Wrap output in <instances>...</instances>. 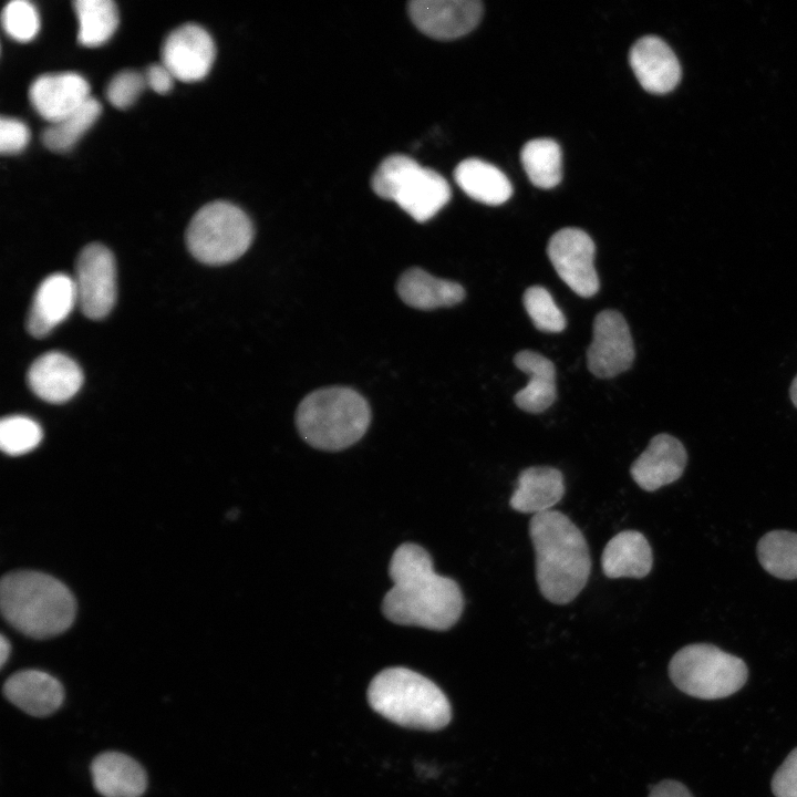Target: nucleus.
<instances>
[{
  "mask_svg": "<svg viewBox=\"0 0 797 797\" xmlns=\"http://www.w3.org/2000/svg\"><path fill=\"white\" fill-rule=\"evenodd\" d=\"M650 789L649 797H693L684 784L674 779H664Z\"/></svg>",
  "mask_w": 797,
  "mask_h": 797,
  "instance_id": "nucleus-37",
  "label": "nucleus"
},
{
  "mask_svg": "<svg viewBox=\"0 0 797 797\" xmlns=\"http://www.w3.org/2000/svg\"><path fill=\"white\" fill-rule=\"evenodd\" d=\"M370 706L389 721L408 728L438 731L451 718V704L429 679L406 667H389L368 689Z\"/></svg>",
  "mask_w": 797,
  "mask_h": 797,
  "instance_id": "nucleus-4",
  "label": "nucleus"
},
{
  "mask_svg": "<svg viewBox=\"0 0 797 797\" xmlns=\"http://www.w3.org/2000/svg\"><path fill=\"white\" fill-rule=\"evenodd\" d=\"M757 558L772 576L783 580L797 579V534L772 530L758 541Z\"/></svg>",
  "mask_w": 797,
  "mask_h": 797,
  "instance_id": "nucleus-28",
  "label": "nucleus"
},
{
  "mask_svg": "<svg viewBox=\"0 0 797 797\" xmlns=\"http://www.w3.org/2000/svg\"><path fill=\"white\" fill-rule=\"evenodd\" d=\"M77 19V41L84 46H99L107 42L118 25V11L112 0H76L73 2Z\"/></svg>",
  "mask_w": 797,
  "mask_h": 797,
  "instance_id": "nucleus-26",
  "label": "nucleus"
},
{
  "mask_svg": "<svg viewBox=\"0 0 797 797\" xmlns=\"http://www.w3.org/2000/svg\"><path fill=\"white\" fill-rule=\"evenodd\" d=\"M162 63L176 80L195 82L210 71L216 48L210 34L196 23H185L174 29L164 40Z\"/></svg>",
  "mask_w": 797,
  "mask_h": 797,
  "instance_id": "nucleus-12",
  "label": "nucleus"
},
{
  "mask_svg": "<svg viewBox=\"0 0 797 797\" xmlns=\"http://www.w3.org/2000/svg\"><path fill=\"white\" fill-rule=\"evenodd\" d=\"M686 463L687 453L681 441L661 433L651 438L644 452L633 462L630 474L642 489L654 491L676 482Z\"/></svg>",
  "mask_w": 797,
  "mask_h": 797,
  "instance_id": "nucleus-15",
  "label": "nucleus"
},
{
  "mask_svg": "<svg viewBox=\"0 0 797 797\" xmlns=\"http://www.w3.org/2000/svg\"><path fill=\"white\" fill-rule=\"evenodd\" d=\"M562 473L549 466H532L520 472L509 505L519 513L540 514L558 504L565 495Z\"/></svg>",
  "mask_w": 797,
  "mask_h": 797,
  "instance_id": "nucleus-21",
  "label": "nucleus"
},
{
  "mask_svg": "<svg viewBox=\"0 0 797 797\" xmlns=\"http://www.w3.org/2000/svg\"><path fill=\"white\" fill-rule=\"evenodd\" d=\"M520 158L528 178L535 186L548 189L560 183L562 154L556 141L531 139L524 145Z\"/></svg>",
  "mask_w": 797,
  "mask_h": 797,
  "instance_id": "nucleus-27",
  "label": "nucleus"
},
{
  "mask_svg": "<svg viewBox=\"0 0 797 797\" xmlns=\"http://www.w3.org/2000/svg\"><path fill=\"white\" fill-rule=\"evenodd\" d=\"M515 365L529 379L527 385L518 391L514 401L525 412L540 413L556 400V369L553 363L542 354L522 350L514 358Z\"/></svg>",
  "mask_w": 797,
  "mask_h": 797,
  "instance_id": "nucleus-24",
  "label": "nucleus"
},
{
  "mask_svg": "<svg viewBox=\"0 0 797 797\" xmlns=\"http://www.w3.org/2000/svg\"><path fill=\"white\" fill-rule=\"evenodd\" d=\"M144 76L146 86H149L158 94L168 93L173 87L174 80H176L162 62L149 65Z\"/></svg>",
  "mask_w": 797,
  "mask_h": 797,
  "instance_id": "nucleus-36",
  "label": "nucleus"
},
{
  "mask_svg": "<svg viewBox=\"0 0 797 797\" xmlns=\"http://www.w3.org/2000/svg\"><path fill=\"white\" fill-rule=\"evenodd\" d=\"M653 565L652 548L645 536L636 530H623L605 545L601 566L605 577L641 579Z\"/></svg>",
  "mask_w": 797,
  "mask_h": 797,
  "instance_id": "nucleus-22",
  "label": "nucleus"
},
{
  "mask_svg": "<svg viewBox=\"0 0 797 797\" xmlns=\"http://www.w3.org/2000/svg\"><path fill=\"white\" fill-rule=\"evenodd\" d=\"M669 676L683 693L717 700L739 691L748 677L746 663L738 656L710 643H693L680 649L669 663Z\"/></svg>",
  "mask_w": 797,
  "mask_h": 797,
  "instance_id": "nucleus-7",
  "label": "nucleus"
},
{
  "mask_svg": "<svg viewBox=\"0 0 797 797\" xmlns=\"http://www.w3.org/2000/svg\"><path fill=\"white\" fill-rule=\"evenodd\" d=\"M630 65L642 87L655 94L672 91L680 81L681 66L671 48L660 38L646 35L630 50Z\"/></svg>",
  "mask_w": 797,
  "mask_h": 797,
  "instance_id": "nucleus-16",
  "label": "nucleus"
},
{
  "mask_svg": "<svg viewBox=\"0 0 797 797\" xmlns=\"http://www.w3.org/2000/svg\"><path fill=\"white\" fill-rule=\"evenodd\" d=\"M408 14L416 28L437 40H453L478 24L483 4L478 0H414Z\"/></svg>",
  "mask_w": 797,
  "mask_h": 797,
  "instance_id": "nucleus-13",
  "label": "nucleus"
},
{
  "mask_svg": "<svg viewBox=\"0 0 797 797\" xmlns=\"http://www.w3.org/2000/svg\"><path fill=\"white\" fill-rule=\"evenodd\" d=\"M454 178L462 190L470 198L486 205H501L511 194V183L496 166L479 158L460 162Z\"/></svg>",
  "mask_w": 797,
  "mask_h": 797,
  "instance_id": "nucleus-25",
  "label": "nucleus"
},
{
  "mask_svg": "<svg viewBox=\"0 0 797 797\" xmlns=\"http://www.w3.org/2000/svg\"><path fill=\"white\" fill-rule=\"evenodd\" d=\"M30 131L18 118L2 116L0 120V152L11 155L21 152L29 143Z\"/></svg>",
  "mask_w": 797,
  "mask_h": 797,
  "instance_id": "nucleus-34",
  "label": "nucleus"
},
{
  "mask_svg": "<svg viewBox=\"0 0 797 797\" xmlns=\"http://www.w3.org/2000/svg\"><path fill=\"white\" fill-rule=\"evenodd\" d=\"M770 787L775 797H797V747L774 773Z\"/></svg>",
  "mask_w": 797,
  "mask_h": 797,
  "instance_id": "nucleus-35",
  "label": "nucleus"
},
{
  "mask_svg": "<svg viewBox=\"0 0 797 797\" xmlns=\"http://www.w3.org/2000/svg\"><path fill=\"white\" fill-rule=\"evenodd\" d=\"M529 536L540 593L555 604L571 602L586 587L591 558L581 530L561 511L532 515Z\"/></svg>",
  "mask_w": 797,
  "mask_h": 797,
  "instance_id": "nucleus-2",
  "label": "nucleus"
},
{
  "mask_svg": "<svg viewBox=\"0 0 797 797\" xmlns=\"http://www.w3.org/2000/svg\"><path fill=\"white\" fill-rule=\"evenodd\" d=\"M77 303L73 278L52 273L38 287L27 318V329L35 338L49 334L64 321Z\"/></svg>",
  "mask_w": 797,
  "mask_h": 797,
  "instance_id": "nucleus-17",
  "label": "nucleus"
},
{
  "mask_svg": "<svg viewBox=\"0 0 797 797\" xmlns=\"http://www.w3.org/2000/svg\"><path fill=\"white\" fill-rule=\"evenodd\" d=\"M91 97L89 83L75 72L42 74L29 87L33 108L50 124L74 112Z\"/></svg>",
  "mask_w": 797,
  "mask_h": 797,
  "instance_id": "nucleus-14",
  "label": "nucleus"
},
{
  "mask_svg": "<svg viewBox=\"0 0 797 797\" xmlns=\"http://www.w3.org/2000/svg\"><path fill=\"white\" fill-rule=\"evenodd\" d=\"M0 607L8 623L35 639H46L65 631L76 611L72 592L61 581L31 570L3 576Z\"/></svg>",
  "mask_w": 797,
  "mask_h": 797,
  "instance_id": "nucleus-3",
  "label": "nucleus"
},
{
  "mask_svg": "<svg viewBox=\"0 0 797 797\" xmlns=\"http://www.w3.org/2000/svg\"><path fill=\"white\" fill-rule=\"evenodd\" d=\"M396 290L405 304L420 310L455 306L465 298V290L459 283L436 278L421 268L404 271L397 280Z\"/></svg>",
  "mask_w": 797,
  "mask_h": 797,
  "instance_id": "nucleus-23",
  "label": "nucleus"
},
{
  "mask_svg": "<svg viewBox=\"0 0 797 797\" xmlns=\"http://www.w3.org/2000/svg\"><path fill=\"white\" fill-rule=\"evenodd\" d=\"M43 436L41 426L32 418L12 415L0 423L1 449L11 456H18L34 449Z\"/></svg>",
  "mask_w": 797,
  "mask_h": 797,
  "instance_id": "nucleus-30",
  "label": "nucleus"
},
{
  "mask_svg": "<svg viewBox=\"0 0 797 797\" xmlns=\"http://www.w3.org/2000/svg\"><path fill=\"white\" fill-rule=\"evenodd\" d=\"M371 422L368 401L355 390L330 386L308 394L296 412L301 437L323 451L344 449L365 434Z\"/></svg>",
  "mask_w": 797,
  "mask_h": 797,
  "instance_id": "nucleus-5",
  "label": "nucleus"
},
{
  "mask_svg": "<svg viewBox=\"0 0 797 797\" xmlns=\"http://www.w3.org/2000/svg\"><path fill=\"white\" fill-rule=\"evenodd\" d=\"M374 193L395 201L418 222L433 218L451 199V188L437 172L406 155L386 157L372 178Z\"/></svg>",
  "mask_w": 797,
  "mask_h": 797,
  "instance_id": "nucleus-6",
  "label": "nucleus"
},
{
  "mask_svg": "<svg viewBox=\"0 0 797 797\" xmlns=\"http://www.w3.org/2000/svg\"><path fill=\"white\" fill-rule=\"evenodd\" d=\"M8 701L32 716H46L63 702L61 683L39 670H23L12 674L3 684Z\"/></svg>",
  "mask_w": 797,
  "mask_h": 797,
  "instance_id": "nucleus-19",
  "label": "nucleus"
},
{
  "mask_svg": "<svg viewBox=\"0 0 797 797\" xmlns=\"http://www.w3.org/2000/svg\"><path fill=\"white\" fill-rule=\"evenodd\" d=\"M596 246L579 228H562L552 235L547 253L556 272L570 289L583 298L596 294L599 278L594 269Z\"/></svg>",
  "mask_w": 797,
  "mask_h": 797,
  "instance_id": "nucleus-10",
  "label": "nucleus"
},
{
  "mask_svg": "<svg viewBox=\"0 0 797 797\" xmlns=\"http://www.w3.org/2000/svg\"><path fill=\"white\" fill-rule=\"evenodd\" d=\"M634 354L633 340L623 315L615 310L599 312L587 351L590 372L597 377H613L631 366Z\"/></svg>",
  "mask_w": 797,
  "mask_h": 797,
  "instance_id": "nucleus-11",
  "label": "nucleus"
},
{
  "mask_svg": "<svg viewBox=\"0 0 797 797\" xmlns=\"http://www.w3.org/2000/svg\"><path fill=\"white\" fill-rule=\"evenodd\" d=\"M524 306L534 325L544 332H560L566 328V318L547 289L540 286L528 288L522 297Z\"/></svg>",
  "mask_w": 797,
  "mask_h": 797,
  "instance_id": "nucleus-31",
  "label": "nucleus"
},
{
  "mask_svg": "<svg viewBox=\"0 0 797 797\" xmlns=\"http://www.w3.org/2000/svg\"><path fill=\"white\" fill-rule=\"evenodd\" d=\"M789 396H790V400H791L794 406L797 408V374L790 384Z\"/></svg>",
  "mask_w": 797,
  "mask_h": 797,
  "instance_id": "nucleus-39",
  "label": "nucleus"
},
{
  "mask_svg": "<svg viewBox=\"0 0 797 797\" xmlns=\"http://www.w3.org/2000/svg\"><path fill=\"white\" fill-rule=\"evenodd\" d=\"M93 785L103 797H139L146 789L143 767L118 752H105L91 764Z\"/></svg>",
  "mask_w": 797,
  "mask_h": 797,
  "instance_id": "nucleus-20",
  "label": "nucleus"
},
{
  "mask_svg": "<svg viewBox=\"0 0 797 797\" xmlns=\"http://www.w3.org/2000/svg\"><path fill=\"white\" fill-rule=\"evenodd\" d=\"M101 112V103L91 97L77 110L43 130L42 143L52 152L70 151L95 123Z\"/></svg>",
  "mask_w": 797,
  "mask_h": 797,
  "instance_id": "nucleus-29",
  "label": "nucleus"
},
{
  "mask_svg": "<svg viewBox=\"0 0 797 797\" xmlns=\"http://www.w3.org/2000/svg\"><path fill=\"white\" fill-rule=\"evenodd\" d=\"M83 383L81 368L61 352L40 355L29 368L28 384L40 398L63 403L73 397Z\"/></svg>",
  "mask_w": 797,
  "mask_h": 797,
  "instance_id": "nucleus-18",
  "label": "nucleus"
},
{
  "mask_svg": "<svg viewBox=\"0 0 797 797\" xmlns=\"http://www.w3.org/2000/svg\"><path fill=\"white\" fill-rule=\"evenodd\" d=\"M1 22L7 34L19 42L31 41L40 29L38 10L27 0L8 2L1 12Z\"/></svg>",
  "mask_w": 797,
  "mask_h": 797,
  "instance_id": "nucleus-32",
  "label": "nucleus"
},
{
  "mask_svg": "<svg viewBox=\"0 0 797 797\" xmlns=\"http://www.w3.org/2000/svg\"><path fill=\"white\" fill-rule=\"evenodd\" d=\"M77 303L90 319L106 317L116 300V267L113 253L101 244H90L80 252L73 278Z\"/></svg>",
  "mask_w": 797,
  "mask_h": 797,
  "instance_id": "nucleus-9",
  "label": "nucleus"
},
{
  "mask_svg": "<svg viewBox=\"0 0 797 797\" xmlns=\"http://www.w3.org/2000/svg\"><path fill=\"white\" fill-rule=\"evenodd\" d=\"M389 575L393 587L382 602L383 614L400 625L435 631L452 628L464 608L457 582L437 575L429 553L415 544H403L393 553Z\"/></svg>",
  "mask_w": 797,
  "mask_h": 797,
  "instance_id": "nucleus-1",
  "label": "nucleus"
},
{
  "mask_svg": "<svg viewBox=\"0 0 797 797\" xmlns=\"http://www.w3.org/2000/svg\"><path fill=\"white\" fill-rule=\"evenodd\" d=\"M253 239L249 217L236 205L217 200L203 206L192 218L186 244L200 262L225 265L240 258Z\"/></svg>",
  "mask_w": 797,
  "mask_h": 797,
  "instance_id": "nucleus-8",
  "label": "nucleus"
},
{
  "mask_svg": "<svg viewBox=\"0 0 797 797\" xmlns=\"http://www.w3.org/2000/svg\"><path fill=\"white\" fill-rule=\"evenodd\" d=\"M10 642L4 635L0 638V664L3 666L10 655Z\"/></svg>",
  "mask_w": 797,
  "mask_h": 797,
  "instance_id": "nucleus-38",
  "label": "nucleus"
},
{
  "mask_svg": "<svg viewBox=\"0 0 797 797\" xmlns=\"http://www.w3.org/2000/svg\"><path fill=\"white\" fill-rule=\"evenodd\" d=\"M146 87L144 74L136 70H122L108 82L105 95L116 108H127L138 99Z\"/></svg>",
  "mask_w": 797,
  "mask_h": 797,
  "instance_id": "nucleus-33",
  "label": "nucleus"
}]
</instances>
